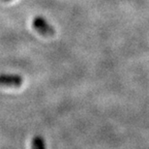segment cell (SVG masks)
I'll list each match as a JSON object with an SVG mask.
<instances>
[{
  "label": "cell",
  "mask_w": 149,
  "mask_h": 149,
  "mask_svg": "<svg viewBox=\"0 0 149 149\" xmlns=\"http://www.w3.org/2000/svg\"><path fill=\"white\" fill-rule=\"evenodd\" d=\"M32 26L37 32L45 36H52L54 34V28L43 17H34L32 20Z\"/></svg>",
  "instance_id": "1"
},
{
  "label": "cell",
  "mask_w": 149,
  "mask_h": 149,
  "mask_svg": "<svg viewBox=\"0 0 149 149\" xmlns=\"http://www.w3.org/2000/svg\"><path fill=\"white\" fill-rule=\"evenodd\" d=\"M22 77L19 74H0V86L6 87H19L22 84Z\"/></svg>",
  "instance_id": "2"
},
{
  "label": "cell",
  "mask_w": 149,
  "mask_h": 149,
  "mask_svg": "<svg viewBox=\"0 0 149 149\" xmlns=\"http://www.w3.org/2000/svg\"><path fill=\"white\" fill-rule=\"evenodd\" d=\"M31 148L32 149H46L44 139L40 136H35L32 139L31 141Z\"/></svg>",
  "instance_id": "3"
},
{
  "label": "cell",
  "mask_w": 149,
  "mask_h": 149,
  "mask_svg": "<svg viewBox=\"0 0 149 149\" xmlns=\"http://www.w3.org/2000/svg\"><path fill=\"white\" fill-rule=\"evenodd\" d=\"M3 1H10V0H3Z\"/></svg>",
  "instance_id": "4"
}]
</instances>
